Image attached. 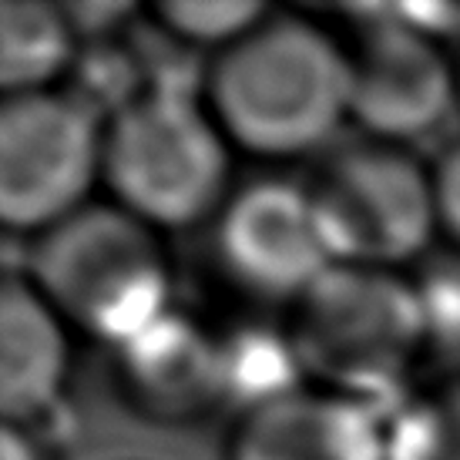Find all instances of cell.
<instances>
[{
    "label": "cell",
    "mask_w": 460,
    "mask_h": 460,
    "mask_svg": "<svg viewBox=\"0 0 460 460\" xmlns=\"http://www.w3.org/2000/svg\"><path fill=\"white\" fill-rule=\"evenodd\" d=\"M205 104L235 152L266 162L316 155L349 118V51L303 13L272 11L212 58Z\"/></svg>",
    "instance_id": "obj_1"
},
{
    "label": "cell",
    "mask_w": 460,
    "mask_h": 460,
    "mask_svg": "<svg viewBox=\"0 0 460 460\" xmlns=\"http://www.w3.org/2000/svg\"><path fill=\"white\" fill-rule=\"evenodd\" d=\"M286 332L309 386L376 410L413 394L434 353L417 279L384 269L330 266L289 306Z\"/></svg>",
    "instance_id": "obj_2"
},
{
    "label": "cell",
    "mask_w": 460,
    "mask_h": 460,
    "mask_svg": "<svg viewBox=\"0 0 460 460\" xmlns=\"http://www.w3.org/2000/svg\"><path fill=\"white\" fill-rule=\"evenodd\" d=\"M27 279L71 330L121 349L172 306L158 232L115 202H91L34 239Z\"/></svg>",
    "instance_id": "obj_3"
},
{
    "label": "cell",
    "mask_w": 460,
    "mask_h": 460,
    "mask_svg": "<svg viewBox=\"0 0 460 460\" xmlns=\"http://www.w3.org/2000/svg\"><path fill=\"white\" fill-rule=\"evenodd\" d=\"M232 152L205 98L148 84L104 121L102 181L118 208L155 232L192 229L232 195Z\"/></svg>",
    "instance_id": "obj_4"
},
{
    "label": "cell",
    "mask_w": 460,
    "mask_h": 460,
    "mask_svg": "<svg viewBox=\"0 0 460 460\" xmlns=\"http://www.w3.org/2000/svg\"><path fill=\"white\" fill-rule=\"evenodd\" d=\"M332 266L403 272L440 235L434 175L407 145H340L306 181Z\"/></svg>",
    "instance_id": "obj_5"
},
{
    "label": "cell",
    "mask_w": 460,
    "mask_h": 460,
    "mask_svg": "<svg viewBox=\"0 0 460 460\" xmlns=\"http://www.w3.org/2000/svg\"><path fill=\"white\" fill-rule=\"evenodd\" d=\"M104 168V118L75 91L0 104V222L38 239L91 205Z\"/></svg>",
    "instance_id": "obj_6"
},
{
    "label": "cell",
    "mask_w": 460,
    "mask_h": 460,
    "mask_svg": "<svg viewBox=\"0 0 460 460\" xmlns=\"http://www.w3.org/2000/svg\"><path fill=\"white\" fill-rule=\"evenodd\" d=\"M349 118L367 138L407 141L430 135L460 104L457 61L444 44L410 27L394 7L353 11Z\"/></svg>",
    "instance_id": "obj_7"
},
{
    "label": "cell",
    "mask_w": 460,
    "mask_h": 460,
    "mask_svg": "<svg viewBox=\"0 0 460 460\" xmlns=\"http://www.w3.org/2000/svg\"><path fill=\"white\" fill-rule=\"evenodd\" d=\"M218 272L249 299L293 306L332 266L306 181L256 179L212 218Z\"/></svg>",
    "instance_id": "obj_8"
},
{
    "label": "cell",
    "mask_w": 460,
    "mask_h": 460,
    "mask_svg": "<svg viewBox=\"0 0 460 460\" xmlns=\"http://www.w3.org/2000/svg\"><path fill=\"white\" fill-rule=\"evenodd\" d=\"M115 384L138 417L189 427L229 403L226 332L168 309L158 323L115 349Z\"/></svg>",
    "instance_id": "obj_9"
},
{
    "label": "cell",
    "mask_w": 460,
    "mask_h": 460,
    "mask_svg": "<svg viewBox=\"0 0 460 460\" xmlns=\"http://www.w3.org/2000/svg\"><path fill=\"white\" fill-rule=\"evenodd\" d=\"M226 460H386V417L306 384L243 410L226 440Z\"/></svg>",
    "instance_id": "obj_10"
},
{
    "label": "cell",
    "mask_w": 460,
    "mask_h": 460,
    "mask_svg": "<svg viewBox=\"0 0 460 460\" xmlns=\"http://www.w3.org/2000/svg\"><path fill=\"white\" fill-rule=\"evenodd\" d=\"M71 376V326L27 272L0 286V413L4 423L34 427L58 407Z\"/></svg>",
    "instance_id": "obj_11"
},
{
    "label": "cell",
    "mask_w": 460,
    "mask_h": 460,
    "mask_svg": "<svg viewBox=\"0 0 460 460\" xmlns=\"http://www.w3.org/2000/svg\"><path fill=\"white\" fill-rule=\"evenodd\" d=\"M81 58V40L61 4H0V88L4 98L54 91Z\"/></svg>",
    "instance_id": "obj_12"
},
{
    "label": "cell",
    "mask_w": 460,
    "mask_h": 460,
    "mask_svg": "<svg viewBox=\"0 0 460 460\" xmlns=\"http://www.w3.org/2000/svg\"><path fill=\"white\" fill-rule=\"evenodd\" d=\"M386 460H460V370L396 403L386 417Z\"/></svg>",
    "instance_id": "obj_13"
},
{
    "label": "cell",
    "mask_w": 460,
    "mask_h": 460,
    "mask_svg": "<svg viewBox=\"0 0 460 460\" xmlns=\"http://www.w3.org/2000/svg\"><path fill=\"white\" fill-rule=\"evenodd\" d=\"M276 7L262 0H162L148 7L158 34L181 48L216 54L243 40Z\"/></svg>",
    "instance_id": "obj_14"
},
{
    "label": "cell",
    "mask_w": 460,
    "mask_h": 460,
    "mask_svg": "<svg viewBox=\"0 0 460 460\" xmlns=\"http://www.w3.org/2000/svg\"><path fill=\"white\" fill-rule=\"evenodd\" d=\"M434 175V205L440 235L460 252V141L447 145L444 152L430 162Z\"/></svg>",
    "instance_id": "obj_15"
},
{
    "label": "cell",
    "mask_w": 460,
    "mask_h": 460,
    "mask_svg": "<svg viewBox=\"0 0 460 460\" xmlns=\"http://www.w3.org/2000/svg\"><path fill=\"white\" fill-rule=\"evenodd\" d=\"M61 7H65L67 21H71L81 44H104V40H111L125 27V21L135 13L131 4H94V0L61 4Z\"/></svg>",
    "instance_id": "obj_16"
},
{
    "label": "cell",
    "mask_w": 460,
    "mask_h": 460,
    "mask_svg": "<svg viewBox=\"0 0 460 460\" xmlns=\"http://www.w3.org/2000/svg\"><path fill=\"white\" fill-rule=\"evenodd\" d=\"M394 11L410 27H417L420 34L434 38L444 48L450 40L460 38V4H403V7H394Z\"/></svg>",
    "instance_id": "obj_17"
},
{
    "label": "cell",
    "mask_w": 460,
    "mask_h": 460,
    "mask_svg": "<svg viewBox=\"0 0 460 460\" xmlns=\"http://www.w3.org/2000/svg\"><path fill=\"white\" fill-rule=\"evenodd\" d=\"M0 460H51V450L40 444L34 427L4 423V430H0Z\"/></svg>",
    "instance_id": "obj_18"
},
{
    "label": "cell",
    "mask_w": 460,
    "mask_h": 460,
    "mask_svg": "<svg viewBox=\"0 0 460 460\" xmlns=\"http://www.w3.org/2000/svg\"><path fill=\"white\" fill-rule=\"evenodd\" d=\"M457 77H460V61H457Z\"/></svg>",
    "instance_id": "obj_19"
}]
</instances>
